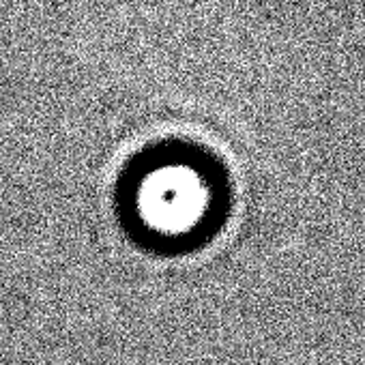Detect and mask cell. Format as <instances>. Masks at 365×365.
Returning <instances> with one entry per match:
<instances>
[{
	"label": "cell",
	"instance_id": "6da1fadb",
	"mask_svg": "<svg viewBox=\"0 0 365 365\" xmlns=\"http://www.w3.org/2000/svg\"><path fill=\"white\" fill-rule=\"evenodd\" d=\"M217 200L211 170L187 159L146 165L131 185V213L138 226L165 241L202 232L215 215Z\"/></svg>",
	"mask_w": 365,
	"mask_h": 365
}]
</instances>
